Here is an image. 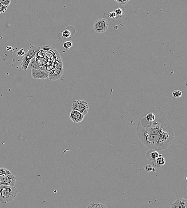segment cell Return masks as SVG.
I'll return each mask as SVG.
<instances>
[{
  "label": "cell",
  "mask_w": 187,
  "mask_h": 208,
  "mask_svg": "<svg viewBox=\"0 0 187 208\" xmlns=\"http://www.w3.org/2000/svg\"><path fill=\"white\" fill-rule=\"evenodd\" d=\"M136 133L142 143L150 149L160 151L173 143L174 130L161 107H151L139 118Z\"/></svg>",
  "instance_id": "1"
},
{
  "label": "cell",
  "mask_w": 187,
  "mask_h": 208,
  "mask_svg": "<svg viewBox=\"0 0 187 208\" xmlns=\"http://www.w3.org/2000/svg\"><path fill=\"white\" fill-rule=\"evenodd\" d=\"M18 190L14 186H0V203H7L14 199Z\"/></svg>",
  "instance_id": "2"
},
{
  "label": "cell",
  "mask_w": 187,
  "mask_h": 208,
  "mask_svg": "<svg viewBox=\"0 0 187 208\" xmlns=\"http://www.w3.org/2000/svg\"><path fill=\"white\" fill-rule=\"evenodd\" d=\"M40 50V47L38 45H33L31 46L27 52L25 53L22 60L21 65L22 69L26 71L30 60L34 58Z\"/></svg>",
  "instance_id": "3"
},
{
  "label": "cell",
  "mask_w": 187,
  "mask_h": 208,
  "mask_svg": "<svg viewBox=\"0 0 187 208\" xmlns=\"http://www.w3.org/2000/svg\"><path fill=\"white\" fill-rule=\"evenodd\" d=\"M89 107L88 103L83 100H77L73 101L72 106V110H75L84 115H87Z\"/></svg>",
  "instance_id": "4"
},
{
  "label": "cell",
  "mask_w": 187,
  "mask_h": 208,
  "mask_svg": "<svg viewBox=\"0 0 187 208\" xmlns=\"http://www.w3.org/2000/svg\"><path fill=\"white\" fill-rule=\"evenodd\" d=\"M109 26V23L108 20L103 17L95 21L93 25V29L96 33H103L107 31Z\"/></svg>",
  "instance_id": "5"
},
{
  "label": "cell",
  "mask_w": 187,
  "mask_h": 208,
  "mask_svg": "<svg viewBox=\"0 0 187 208\" xmlns=\"http://www.w3.org/2000/svg\"><path fill=\"white\" fill-rule=\"evenodd\" d=\"M64 69L62 62H60L56 67L51 71H48L49 79L53 81H55L59 79L63 74Z\"/></svg>",
  "instance_id": "6"
},
{
  "label": "cell",
  "mask_w": 187,
  "mask_h": 208,
  "mask_svg": "<svg viewBox=\"0 0 187 208\" xmlns=\"http://www.w3.org/2000/svg\"><path fill=\"white\" fill-rule=\"evenodd\" d=\"M16 180V177L12 174L0 176V186H14Z\"/></svg>",
  "instance_id": "7"
},
{
  "label": "cell",
  "mask_w": 187,
  "mask_h": 208,
  "mask_svg": "<svg viewBox=\"0 0 187 208\" xmlns=\"http://www.w3.org/2000/svg\"><path fill=\"white\" fill-rule=\"evenodd\" d=\"M32 77L34 80H45L49 79V73L47 71L41 69H34L31 70Z\"/></svg>",
  "instance_id": "8"
},
{
  "label": "cell",
  "mask_w": 187,
  "mask_h": 208,
  "mask_svg": "<svg viewBox=\"0 0 187 208\" xmlns=\"http://www.w3.org/2000/svg\"><path fill=\"white\" fill-rule=\"evenodd\" d=\"M84 115L78 111L72 110L71 111L69 118L74 123H79L83 121L84 119Z\"/></svg>",
  "instance_id": "9"
},
{
  "label": "cell",
  "mask_w": 187,
  "mask_h": 208,
  "mask_svg": "<svg viewBox=\"0 0 187 208\" xmlns=\"http://www.w3.org/2000/svg\"><path fill=\"white\" fill-rule=\"evenodd\" d=\"M172 208H187V200L185 198H178L171 205Z\"/></svg>",
  "instance_id": "10"
},
{
  "label": "cell",
  "mask_w": 187,
  "mask_h": 208,
  "mask_svg": "<svg viewBox=\"0 0 187 208\" xmlns=\"http://www.w3.org/2000/svg\"><path fill=\"white\" fill-rule=\"evenodd\" d=\"M166 160L165 158L162 157L161 154H160V156L157 159L154 160L152 161V166L153 167L158 168L162 166L165 164Z\"/></svg>",
  "instance_id": "11"
},
{
  "label": "cell",
  "mask_w": 187,
  "mask_h": 208,
  "mask_svg": "<svg viewBox=\"0 0 187 208\" xmlns=\"http://www.w3.org/2000/svg\"><path fill=\"white\" fill-rule=\"evenodd\" d=\"M28 68H29L30 70L34 69H41L46 71L45 68L39 65L38 63L37 62L35 57L30 60V62L29 63V66H28Z\"/></svg>",
  "instance_id": "12"
},
{
  "label": "cell",
  "mask_w": 187,
  "mask_h": 208,
  "mask_svg": "<svg viewBox=\"0 0 187 208\" xmlns=\"http://www.w3.org/2000/svg\"><path fill=\"white\" fill-rule=\"evenodd\" d=\"M160 155V154L157 151L153 149L148 151L146 154L147 159L150 161H154L157 159Z\"/></svg>",
  "instance_id": "13"
},
{
  "label": "cell",
  "mask_w": 187,
  "mask_h": 208,
  "mask_svg": "<svg viewBox=\"0 0 187 208\" xmlns=\"http://www.w3.org/2000/svg\"><path fill=\"white\" fill-rule=\"evenodd\" d=\"M106 205L99 202H91L86 206L87 208H106Z\"/></svg>",
  "instance_id": "14"
},
{
  "label": "cell",
  "mask_w": 187,
  "mask_h": 208,
  "mask_svg": "<svg viewBox=\"0 0 187 208\" xmlns=\"http://www.w3.org/2000/svg\"><path fill=\"white\" fill-rule=\"evenodd\" d=\"M115 12L117 15L119 17L125 14V8L123 7V6H119V7L115 10Z\"/></svg>",
  "instance_id": "15"
},
{
  "label": "cell",
  "mask_w": 187,
  "mask_h": 208,
  "mask_svg": "<svg viewBox=\"0 0 187 208\" xmlns=\"http://www.w3.org/2000/svg\"><path fill=\"white\" fill-rule=\"evenodd\" d=\"M172 96L175 99H179L182 96V92L181 91L178 90H175L172 92Z\"/></svg>",
  "instance_id": "16"
},
{
  "label": "cell",
  "mask_w": 187,
  "mask_h": 208,
  "mask_svg": "<svg viewBox=\"0 0 187 208\" xmlns=\"http://www.w3.org/2000/svg\"><path fill=\"white\" fill-rule=\"evenodd\" d=\"M73 46V43L72 41H68L65 42L63 44V47L64 49L66 50H68L72 48Z\"/></svg>",
  "instance_id": "17"
},
{
  "label": "cell",
  "mask_w": 187,
  "mask_h": 208,
  "mask_svg": "<svg viewBox=\"0 0 187 208\" xmlns=\"http://www.w3.org/2000/svg\"><path fill=\"white\" fill-rule=\"evenodd\" d=\"M108 18H110V19L113 20H117L119 18L118 16L117 15V14H116L115 12V10L109 12V13H108Z\"/></svg>",
  "instance_id": "18"
},
{
  "label": "cell",
  "mask_w": 187,
  "mask_h": 208,
  "mask_svg": "<svg viewBox=\"0 0 187 208\" xmlns=\"http://www.w3.org/2000/svg\"><path fill=\"white\" fill-rule=\"evenodd\" d=\"M61 35L64 38L68 39L70 38L71 36V32L68 29H65L64 31L61 33Z\"/></svg>",
  "instance_id": "19"
},
{
  "label": "cell",
  "mask_w": 187,
  "mask_h": 208,
  "mask_svg": "<svg viewBox=\"0 0 187 208\" xmlns=\"http://www.w3.org/2000/svg\"><path fill=\"white\" fill-rule=\"evenodd\" d=\"M10 170L4 168H0V176L6 174H11Z\"/></svg>",
  "instance_id": "20"
},
{
  "label": "cell",
  "mask_w": 187,
  "mask_h": 208,
  "mask_svg": "<svg viewBox=\"0 0 187 208\" xmlns=\"http://www.w3.org/2000/svg\"><path fill=\"white\" fill-rule=\"evenodd\" d=\"M145 171L148 172H151L155 171V169L154 168L153 166L150 165H147L145 166Z\"/></svg>",
  "instance_id": "21"
},
{
  "label": "cell",
  "mask_w": 187,
  "mask_h": 208,
  "mask_svg": "<svg viewBox=\"0 0 187 208\" xmlns=\"http://www.w3.org/2000/svg\"><path fill=\"white\" fill-rule=\"evenodd\" d=\"M10 2H11V0H0V3L6 7H8L9 6Z\"/></svg>",
  "instance_id": "22"
},
{
  "label": "cell",
  "mask_w": 187,
  "mask_h": 208,
  "mask_svg": "<svg viewBox=\"0 0 187 208\" xmlns=\"http://www.w3.org/2000/svg\"><path fill=\"white\" fill-rule=\"evenodd\" d=\"M114 1L120 5H125L127 3L128 1L131 0H114Z\"/></svg>",
  "instance_id": "23"
},
{
  "label": "cell",
  "mask_w": 187,
  "mask_h": 208,
  "mask_svg": "<svg viewBox=\"0 0 187 208\" xmlns=\"http://www.w3.org/2000/svg\"><path fill=\"white\" fill-rule=\"evenodd\" d=\"M25 54V51L23 49H21L19 50L17 52V55L19 57H22V56H24V55Z\"/></svg>",
  "instance_id": "24"
},
{
  "label": "cell",
  "mask_w": 187,
  "mask_h": 208,
  "mask_svg": "<svg viewBox=\"0 0 187 208\" xmlns=\"http://www.w3.org/2000/svg\"><path fill=\"white\" fill-rule=\"evenodd\" d=\"M7 10V7L0 3V14H2Z\"/></svg>",
  "instance_id": "25"
}]
</instances>
